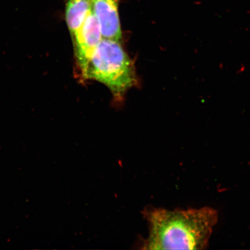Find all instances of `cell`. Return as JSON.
I'll use <instances>...</instances> for the list:
<instances>
[{
  "instance_id": "cell-1",
  "label": "cell",
  "mask_w": 250,
  "mask_h": 250,
  "mask_svg": "<svg viewBox=\"0 0 250 250\" xmlns=\"http://www.w3.org/2000/svg\"><path fill=\"white\" fill-rule=\"evenodd\" d=\"M149 234L142 243L145 250H203L218 220L215 209L205 207L188 210L146 208Z\"/></svg>"
},
{
  "instance_id": "cell-2",
  "label": "cell",
  "mask_w": 250,
  "mask_h": 250,
  "mask_svg": "<svg viewBox=\"0 0 250 250\" xmlns=\"http://www.w3.org/2000/svg\"><path fill=\"white\" fill-rule=\"evenodd\" d=\"M86 79L104 84L121 101L137 83L135 68L120 42L103 39L87 69Z\"/></svg>"
},
{
  "instance_id": "cell-3",
  "label": "cell",
  "mask_w": 250,
  "mask_h": 250,
  "mask_svg": "<svg viewBox=\"0 0 250 250\" xmlns=\"http://www.w3.org/2000/svg\"><path fill=\"white\" fill-rule=\"evenodd\" d=\"M73 39L78 67L84 79H86L90 62L103 39L98 21L92 9Z\"/></svg>"
},
{
  "instance_id": "cell-4",
  "label": "cell",
  "mask_w": 250,
  "mask_h": 250,
  "mask_svg": "<svg viewBox=\"0 0 250 250\" xmlns=\"http://www.w3.org/2000/svg\"><path fill=\"white\" fill-rule=\"evenodd\" d=\"M120 0H90L92 9L101 29L103 39L120 42L122 31L119 3Z\"/></svg>"
},
{
  "instance_id": "cell-5",
  "label": "cell",
  "mask_w": 250,
  "mask_h": 250,
  "mask_svg": "<svg viewBox=\"0 0 250 250\" xmlns=\"http://www.w3.org/2000/svg\"><path fill=\"white\" fill-rule=\"evenodd\" d=\"M91 10L90 0H67L65 8V21L72 38Z\"/></svg>"
}]
</instances>
